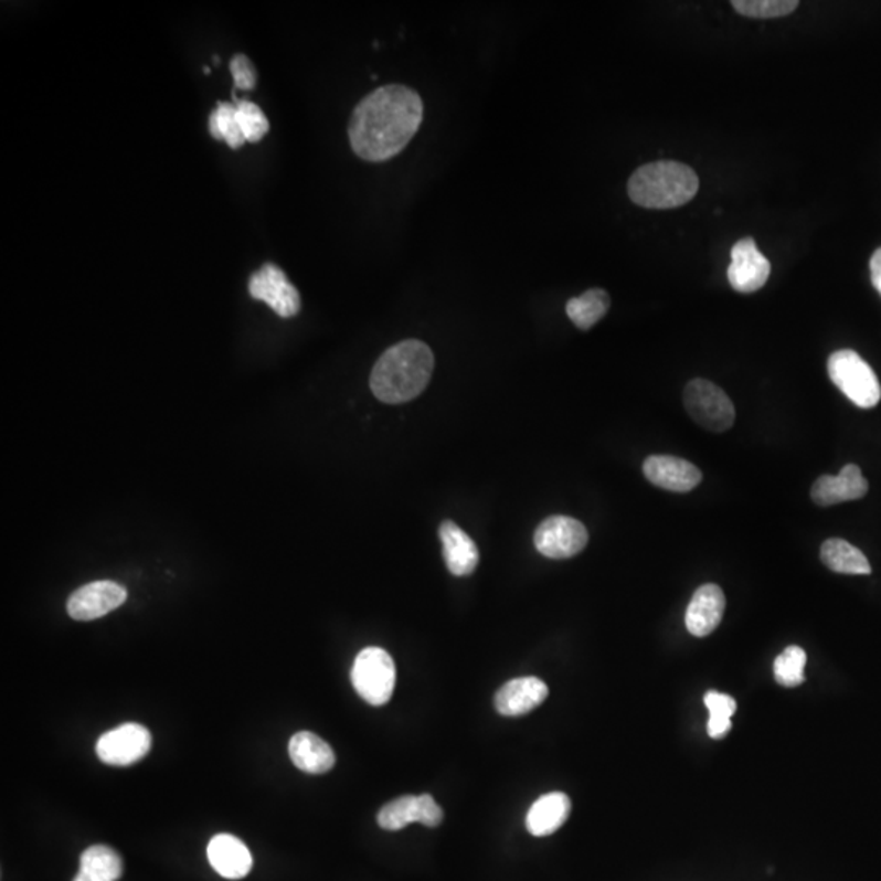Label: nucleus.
I'll use <instances>...</instances> for the list:
<instances>
[{
    "label": "nucleus",
    "mask_w": 881,
    "mask_h": 881,
    "mask_svg": "<svg viewBox=\"0 0 881 881\" xmlns=\"http://www.w3.org/2000/svg\"><path fill=\"white\" fill-rule=\"evenodd\" d=\"M422 121V97L413 88L384 85L354 108L348 125L351 149L368 162H384L405 149Z\"/></svg>",
    "instance_id": "nucleus-1"
},
{
    "label": "nucleus",
    "mask_w": 881,
    "mask_h": 881,
    "mask_svg": "<svg viewBox=\"0 0 881 881\" xmlns=\"http://www.w3.org/2000/svg\"><path fill=\"white\" fill-rule=\"evenodd\" d=\"M435 369L428 344L405 340L389 348L371 372V391L385 404H405L418 397Z\"/></svg>",
    "instance_id": "nucleus-2"
},
{
    "label": "nucleus",
    "mask_w": 881,
    "mask_h": 881,
    "mask_svg": "<svg viewBox=\"0 0 881 881\" xmlns=\"http://www.w3.org/2000/svg\"><path fill=\"white\" fill-rule=\"evenodd\" d=\"M628 197L648 210L684 206L699 191V177L691 167L675 160L645 163L627 184Z\"/></svg>",
    "instance_id": "nucleus-3"
},
{
    "label": "nucleus",
    "mask_w": 881,
    "mask_h": 881,
    "mask_svg": "<svg viewBox=\"0 0 881 881\" xmlns=\"http://www.w3.org/2000/svg\"><path fill=\"white\" fill-rule=\"evenodd\" d=\"M832 384L860 408H873L881 399V385L875 371L852 350H839L828 360Z\"/></svg>",
    "instance_id": "nucleus-4"
},
{
    "label": "nucleus",
    "mask_w": 881,
    "mask_h": 881,
    "mask_svg": "<svg viewBox=\"0 0 881 881\" xmlns=\"http://www.w3.org/2000/svg\"><path fill=\"white\" fill-rule=\"evenodd\" d=\"M351 684L369 705L388 703L395 688V662L391 655L382 648H364L351 668Z\"/></svg>",
    "instance_id": "nucleus-5"
},
{
    "label": "nucleus",
    "mask_w": 881,
    "mask_h": 881,
    "mask_svg": "<svg viewBox=\"0 0 881 881\" xmlns=\"http://www.w3.org/2000/svg\"><path fill=\"white\" fill-rule=\"evenodd\" d=\"M684 405L689 416L710 432L722 433L733 426V402L713 382L705 379L689 382L684 391Z\"/></svg>",
    "instance_id": "nucleus-6"
},
{
    "label": "nucleus",
    "mask_w": 881,
    "mask_h": 881,
    "mask_svg": "<svg viewBox=\"0 0 881 881\" xmlns=\"http://www.w3.org/2000/svg\"><path fill=\"white\" fill-rule=\"evenodd\" d=\"M152 747V734L139 723H125L102 734L97 741V756L102 763L128 767L145 760Z\"/></svg>",
    "instance_id": "nucleus-7"
},
{
    "label": "nucleus",
    "mask_w": 881,
    "mask_h": 881,
    "mask_svg": "<svg viewBox=\"0 0 881 881\" xmlns=\"http://www.w3.org/2000/svg\"><path fill=\"white\" fill-rule=\"evenodd\" d=\"M587 531L585 526L569 516H551L535 529V549L548 559H572L586 548Z\"/></svg>",
    "instance_id": "nucleus-8"
},
{
    "label": "nucleus",
    "mask_w": 881,
    "mask_h": 881,
    "mask_svg": "<svg viewBox=\"0 0 881 881\" xmlns=\"http://www.w3.org/2000/svg\"><path fill=\"white\" fill-rule=\"evenodd\" d=\"M248 293L254 299L268 304L283 319H291L300 310L299 291L291 285L275 263H265L248 282Z\"/></svg>",
    "instance_id": "nucleus-9"
},
{
    "label": "nucleus",
    "mask_w": 881,
    "mask_h": 881,
    "mask_svg": "<svg viewBox=\"0 0 881 881\" xmlns=\"http://www.w3.org/2000/svg\"><path fill=\"white\" fill-rule=\"evenodd\" d=\"M726 275H729L730 286L734 291L756 293L769 279L771 262L761 254L754 238H741L733 245L732 263H730Z\"/></svg>",
    "instance_id": "nucleus-10"
},
{
    "label": "nucleus",
    "mask_w": 881,
    "mask_h": 881,
    "mask_svg": "<svg viewBox=\"0 0 881 881\" xmlns=\"http://www.w3.org/2000/svg\"><path fill=\"white\" fill-rule=\"evenodd\" d=\"M128 593L115 582H94L78 587L67 601V614L74 620H95L125 604Z\"/></svg>",
    "instance_id": "nucleus-11"
},
{
    "label": "nucleus",
    "mask_w": 881,
    "mask_h": 881,
    "mask_svg": "<svg viewBox=\"0 0 881 881\" xmlns=\"http://www.w3.org/2000/svg\"><path fill=\"white\" fill-rule=\"evenodd\" d=\"M644 474L650 484L669 491L694 490L702 481V473L688 460L675 456H651L644 463Z\"/></svg>",
    "instance_id": "nucleus-12"
},
{
    "label": "nucleus",
    "mask_w": 881,
    "mask_h": 881,
    "mask_svg": "<svg viewBox=\"0 0 881 881\" xmlns=\"http://www.w3.org/2000/svg\"><path fill=\"white\" fill-rule=\"evenodd\" d=\"M869 491V481L856 464H847L839 476H821L813 484L811 500L818 507L860 500Z\"/></svg>",
    "instance_id": "nucleus-13"
},
{
    "label": "nucleus",
    "mask_w": 881,
    "mask_h": 881,
    "mask_svg": "<svg viewBox=\"0 0 881 881\" xmlns=\"http://www.w3.org/2000/svg\"><path fill=\"white\" fill-rule=\"evenodd\" d=\"M549 688L534 676L511 679L495 696V709L505 717H521L538 709L548 699Z\"/></svg>",
    "instance_id": "nucleus-14"
},
{
    "label": "nucleus",
    "mask_w": 881,
    "mask_h": 881,
    "mask_svg": "<svg viewBox=\"0 0 881 881\" xmlns=\"http://www.w3.org/2000/svg\"><path fill=\"white\" fill-rule=\"evenodd\" d=\"M723 613L725 594L722 587L712 583L700 586L686 611V627L694 637H707L722 623Z\"/></svg>",
    "instance_id": "nucleus-15"
},
{
    "label": "nucleus",
    "mask_w": 881,
    "mask_h": 881,
    "mask_svg": "<svg viewBox=\"0 0 881 881\" xmlns=\"http://www.w3.org/2000/svg\"><path fill=\"white\" fill-rule=\"evenodd\" d=\"M208 859L211 867L229 880L244 879L254 866L251 850L232 835L214 836L208 846Z\"/></svg>",
    "instance_id": "nucleus-16"
},
{
    "label": "nucleus",
    "mask_w": 881,
    "mask_h": 881,
    "mask_svg": "<svg viewBox=\"0 0 881 881\" xmlns=\"http://www.w3.org/2000/svg\"><path fill=\"white\" fill-rule=\"evenodd\" d=\"M443 542L444 562L454 576H467L474 573L480 562V553L476 542L456 522L444 521L439 528Z\"/></svg>",
    "instance_id": "nucleus-17"
},
{
    "label": "nucleus",
    "mask_w": 881,
    "mask_h": 881,
    "mask_svg": "<svg viewBox=\"0 0 881 881\" xmlns=\"http://www.w3.org/2000/svg\"><path fill=\"white\" fill-rule=\"evenodd\" d=\"M289 757L297 769L307 774H326L337 763L330 744L316 733L299 732L289 741Z\"/></svg>",
    "instance_id": "nucleus-18"
},
{
    "label": "nucleus",
    "mask_w": 881,
    "mask_h": 881,
    "mask_svg": "<svg viewBox=\"0 0 881 881\" xmlns=\"http://www.w3.org/2000/svg\"><path fill=\"white\" fill-rule=\"evenodd\" d=\"M570 811H572V802L562 792L542 795L529 808L528 816H526V828L535 838L551 836L565 825Z\"/></svg>",
    "instance_id": "nucleus-19"
},
{
    "label": "nucleus",
    "mask_w": 881,
    "mask_h": 881,
    "mask_svg": "<svg viewBox=\"0 0 881 881\" xmlns=\"http://www.w3.org/2000/svg\"><path fill=\"white\" fill-rule=\"evenodd\" d=\"M821 560L829 570L845 575H870L872 566L859 549L842 539H828L821 545Z\"/></svg>",
    "instance_id": "nucleus-20"
},
{
    "label": "nucleus",
    "mask_w": 881,
    "mask_h": 881,
    "mask_svg": "<svg viewBox=\"0 0 881 881\" xmlns=\"http://www.w3.org/2000/svg\"><path fill=\"white\" fill-rule=\"evenodd\" d=\"M609 306V294L604 289L594 288L570 299L566 302V316L580 330H590L606 316Z\"/></svg>",
    "instance_id": "nucleus-21"
},
{
    "label": "nucleus",
    "mask_w": 881,
    "mask_h": 881,
    "mask_svg": "<svg viewBox=\"0 0 881 881\" xmlns=\"http://www.w3.org/2000/svg\"><path fill=\"white\" fill-rule=\"evenodd\" d=\"M100 881H116L123 875V860L112 847L92 846L81 856V870Z\"/></svg>",
    "instance_id": "nucleus-22"
},
{
    "label": "nucleus",
    "mask_w": 881,
    "mask_h": 881,
    "mask_svg": "<svg viewBox=\"0 0 881 881\" xmlns=\"http://www.w3.org/2000/svg\"><path fill=\"white\" fill-rule=\"evenodd\" d=\"M210 132L217 141H225L232 149H241L245 145L244 135L237 121V108L235 104L221 102L216 110L210 116Z\"/></svg>",
    "instance_id": "nucleus-23"
},
{
    "label": "nucleus",
    "mask_w": 881,
    "mask_h": 881,
    "mask_svg": "<svg viewBox=\"0 0 881 881\" xmlns=\"http://www.w3.org/2000/svg\"><path fill=\"white\" fill-rule=\"evenodd\" d=\"M412 822H420L418 797L404 795L384 805L378 815V825L385 831H401Z\"/></svg>",
    "instance_id": "nucleus-24"
},
{
    "label": "nucleus",
    "mask_w": 881,
    "mask_h": 881,
    "mask_svg": "<svg viewBox=\"0 0 881 881\" xmlns=\"http://www.w3.org/2000/svg\"><path fill=\"white\" fill-rule=\"evenodd\" d=\"M703 700H705L707 709L710 712L707 732L710 737L720 740L732 730V717L736 712V700L732 696L720 694L717 691L707 692Z\"/></svg>",
    "instance_id": "nucleus-25"
},
{
    "label": "nucleus",
    "mask_w": 881,
    "mask_h": 881,
    "mask_svg": "<svg viewBox=\"0 0 881 881\" xmlns=\"http://www.w3.org/2000/svg\"><path fill=\"white\" fill-rule=\"evenodd\" d=\"M805 665H807V654L804 648L788 647L775 658L774 675L778 684L785 688H797L805 681Z\"/></svg>",
    "instance_id": "nucleus-26"
},
{
    "label": "nucleus",
    "mask_w": 881,
    "mask_h": 881,
    "mask_svg": "<svg viewBox=\"0 0 881 881\" xmlns=\"http://www.w3.org/2000/svg\"><path fill=\"white\" fill-rule=\"evenodd\" d=\"M235 108H237V121L241 126L245 142H259L269 131L268 118L265 113L254 102L241 100L234 97Z\"/></svg>",
    "instance_id": "nucleus-27"
},
{
    "label": "nucleus",
    "mask_w": 881,
    "mask_h": 881,
    "mask_svg": "<svg viewBox=\"0 0 881 881\" xmlns=\"http://www.w3.org/2000/svg\"><path fill=\"white\" fill-rule=\"evenodd\" d=\"M732 6L750 19H778L790 15L800 3L797 0H733Z\"/></svg>",
    "instance_id": "nucleus-28"
},
{
    "label": "nucleus",
    "mask_w": 881,
    "mask_h": 881,
    "mask_svg": "<svg viewBox=\"0 0 881 881\" xmlns=\"http://www.w3.org/2000/svg\"><path fill=\"white\" fill-rule=\"evenodd\" d=\"M231 73L234 77L235 88L238 91H254L257 84V74L251 60L245 54H235L231 61Z\"/></svg>",
    "instance_id": "nucleus-29"
},
{
    "label": "nucleus",
    "mask_w": 881,
    "mask_h": 881,
    "mask_svg": "<svg viewBox=\"0 0 881 881\" xmlns=\"http://www.w3.org/2000/svg\"><path fill=\"white\" fill-rule=\"evenodd\" d=\"M420 805V822L428 826V828H436L443 821V809L436 804L432 795L425 794L418 797Z\"/></svg>",
    "instance_id": "nucleus-30"
},
{
    "label": "nucleus",
    "mask_w": 881,
    "mask_h": 881,
    "mask_svg": "<svg viewBox=\"0 0 881 881\" xmlns=\"http://www.w3.org/2000/svg\"><path fill=\"white\" fill-rule=\"evenodd\" d=\"M870 273H872L873 286H875L877 291H879L881 296V247L879 251H875V254L872 255V259H870Z\"/></svg>",
    "instance_id": "nucleus-31"
},
{
    "label": "nucleus",
    "mask_w": 881,
    "mask_h": 881,
    "mask_svg": "<svg viewBox=\"0 0 881 881\" xmlns=\"http://www.w3.org/2000/svg\"><path fill=\"white\" fill-rule=\"evenodd\" d=\"M74 881H100V880L94 879V877H88L85 875V873L78 872Z\"/></svg>",
    "instance_id": "nucleus-32"
}]
</instances>
